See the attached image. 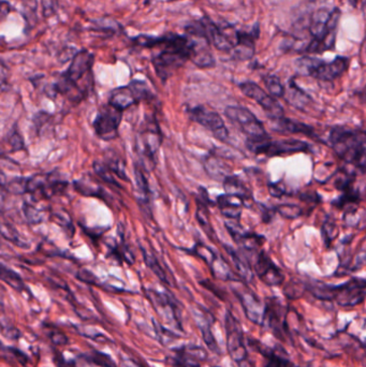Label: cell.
Returning <instances> with one entry per match:
<instances>
[{
    "instance_id": "obj_10",
    "label": "cell",
    "mask_w": 366,
    "mask_h": 367,
    "mask_svg": "<svg viewBox=\"0 0 366 367\" xmlns=\"http://www.w3.org/2000/svg\"><path fill=\"white\" fill-rule=\"evenodd\" d=\"M264 312L261 318V325L270 330L278 339L289 335L287 323V310L277 298H271L264 304Z\"/></svg>"
},
{
    "instance_id": "obj_25",
    "label": "cell",
    "mask_w": 366,
    "mask_h": 367,
    "mask_svg": "<svg viewBox=\"0 0 366 367\" xmlns=\"http://www.w3.org/2000/svg\"><path fill=\"white\" fill-rule=\"evenodd\" d=\"M137 102H139V101H138L137 97L134 96V91H132L129 85L114 89L111 93L110 100H109V105H112L118 110L122 111V112Z\"/></svg>"
},
{
    "instance_id": "obj_50",
    "label": "cell",
    "mask_w": 366,
    "mask_h": 367,
    "mask_svg": "<svg viewBox=\"0 0 366 367\" xmlns=\"http://www.w3.org/2000/svg\"><path fill=\"white\" fill-rule=\"evenodd\" d=\"M9 79V69H8L7 64L0 60V86L5 85Z\"/></svg>"
},
{
    "instance_id": "obj_47",
    "label": "cell",
    "mask_w": 366,
    "mask_h": 367,
    "mask_svg": "<svg viewBox=\"0 0 366 367\" xmlns=\"http://www.w3.org/2000/svg\"><path fill=\"white\" fill-rule=\"evenodd\" d=\"M52 218L57 222L60 226H65V228H71L73 230V226H72L71 217H69L66 213L58 212L54 213L52 215Z\"/></svg>"
},
{
    "instance_id": "obj_53",
    "label": "cell",
    "mask_w": 366,
    "mask_h": 367,
    "mask_svg": "<svg viewBox=\"0 0 366 367\" xmlns=\"http://www.w3.org/2000/svg\"><path fill=\"white\" fill-rule=\"evenodd\" d=\"M6 193H7V189L0 185V208H3V204H5Z\"/></svg>"
},
{
    "instance_id": "obj_16",
    "label": "cell",
    "mask_w": 366,
    "mask_h": 367,
    "mask_svg": "<svg viewBox=\"0 0 366 367\" xmlns=\"http://www.w3.org/2000/svg\"><path fill=\"white\" fill-rule=\"evenodd\" d=\"M254 271L261 282L270 287L280 286L285 280V275L282 269L271 260L264 251H261L256 257Z\"/></svg>"
},
{
    "instance_id": "obj_38",
    "label": "cell",
    "mask_w": 366,
    "mask_h": 367,
    "mask_svg": "<svg viewBox=\"0 0 366 367\" xmlns=\"http://www.w3.org/2000/svg\"><path fill=\"white\" fill-rule=\"evenodd\" d=\"M322 239L324 244L327 246L330 245L331 242L334 241L336 239V236L338 235V226L334 220H328L324 222L322 226Z\"/></svg>"
},
{
    "instance_id": "obj_2",
    "label": "cell",
    "mask_w": 366,
    "mask_h": 367,
    "mask_svg": "<svg viewBox=\"0 0 366 367\" xmlns=\"http://www.w3.org/2000/svg\"><path fill=\"white\" fill-rule=\"evenodd\" d=\"M158 46H163V48L154 56L153 64L157 75L165 82L190 60V50L185 35L169 34L161 37Z\"/></svg>"
},
{
    "instance_id": "obj_3",
    "label": "cell",
    "mask_w": 366,
    "mask_h": 367,
    "mask_svg": "<svg viewBox=\"0 0 366 367\" xmlns=\"http://www.w3.org/2000/svg\"><path fill=\"white\" fill-rule=\"evenodd\" d=\"M331 147L340 159L354 163L364 172L365 168V134L347 127L336 126L329 136Z\"/></svg>"
},
{
    "instance_id": "obj_46",
    "label": "cell",
    "mask_w": 366,
    "mask_h": 367,
    "mask_svg": "<svg viewBox=\"0 0 366 367\" xmlns=\"http://www.w3.org/2000/svg\"><path fill=\"white\" fill-rule=\"evenodd\" d=\"M58 9L57 0H42V10L46 17H53Z\"/></svg>"
},
{
    "instance_id": "obj_31",
    "label": "cell",
    "mask_w": 366,
    "mask_h": 367,
    "mask_svg": "<svg viewBox=\"0 0 366 367\" xmlns=\"http://www.w3.org/2000/svg\"><path fill=\"white\" fill-rule=\"evenodd\" d=\"M0 280H3V283L12 287L15 290L19 291V292L26 290V286L23 282L22 277L19 276L13 269H8L1 263H0Z\"/></svg>"
},
{
    "instance_id": "obj_13",
    "label": "cell",
    "mask_w": 366,
    "mask_h": 367,
    "mask_svg": "<svg viewBox=\"0 0 366 367\" xmlns=\"http://www.w3.org/2000/svg\"><path fill=\"white\" fill-rule=\"evenodd\" d=\"M239 87L246 97L256 101L264 109L271 120H277L285 115V111L280 102L274 97L268 95L264 89H261L258 84L246 81L239 84Z\"/></svg>"
},
{
    "instance_id": "obj_56",
    "label": "cell",
    "mask_w": 366,
    "mask_h": 367,
    "mask_svg": "<svg viewBox=\"0 0 366 367\" xmlns=\"http://www.w3.org/2000/svg\"><path fill=\"white\" fill-rule=\"evenodd\" d=\"M168 1H176V0H168Z\"/></svg>"
},
{
    "instance_id": "obj_33",
    "label": "cell",
    "mask_w": 366,
    "mask_h": 367,
    "mask_svg": "<svg viewBox=\"0 0 366 367\" xmlns=\"http://www.w3.org/2000/svg\"><path fill=\"white\" fill-rule=\"evenodd\" d=\"M142 255H143L145 265L151 269V271H153L154 274L158 277L161 282L169 285V286H175V285L171 282L170 279L168 278V276L165 274V269H163V267H161V265H159L157 258H156L153 253H149L145 249L142 248Z\"/></svg>"
},
{
    "instance_id": "obj_12",
    "label": "cell",
    "mask_w": 366,
    "mask_h": 367,
    "mask_svg": "<svg viewBox=\"0 0 366 367\" xmlns=\"http://www.w3.org/2000/svg\"><path fill=\"white\" fill-rule=\"evenodd\" d=\"M366 282L363 278H351L345 284L333 285L332 301L342 307H354L363 303Z\"/></svg>"
},
{
    "instance_id": "obj_44",
    "label": "cell",
    "mask_w": 366,
    "mask_h": 367,
    "mask_svg": "<svg viewBox=\"0 0 366 367\" xmlns=\"http://www.w3.org/2000/svg\"><path fill=\"white\" fill-rule=\"evenodd\" d=\"M48 337H50L52 343L54 345H57V346H62V345H67L68 343V337L55 328H50L48 330Z\"/></svg>"
},
{
    "instance_id": "obj_35",
    "label": "cell",
    "mask_w": 366,
    "mask_h": 367,
    "mask_svg": "<svg viewBox=\"0 0 366 367\" xmlns=\"http://www.w3.org/2000/svg\"><path fill=\"white\" fill-rule=\"evenodd\" d=\"M264 85L268 89V95L274 98H284L285 96V86L282 85L280 79L276 75H266L264 78Z\"/></svg>"
},
{
    "instance_id": "obj_15",
    "label": "cell",
    "mask_w": 366,
    "mask_h": 367,
    "mask_svg": "<svg viewBox=\"0 0 366 367\" xmlns=\"http://www.w3.org/2000/svg\"><path fill=\"white\" fill-rule=\"evenodd\" d=\"M188 115L194 122L201 125L213 134L219 141L226 142L229 138V130L221 115L215 111L208 110L206 107L199 105L188 111Z\"/></svg>"
},
{
    "instance_id": "obj_30",
    "label": "cell",
    "mask_w": 366,
    "mask_h": 367,
    "mask_svg": "<svg viewBox=\"0 0 366 367\" xmlns=\"http://www.w3.org/2000/svg\"><path fill=\"white\" fill-rule=\"evenodd\" d=\"M0 234L3 236V239L7 241L11 242L15 245L19 246L21 248H28V243L22 239V236L17 231V228L13 226L12 224H10L7 220L3 218H0Z\"/></svg>"
},
{
    "instance_id": "obj_22",
    "label": "cell",
    "mask_w": 366,
    "mask_h": 367,
    "mask_svg": "<svg viewBox=\"0 0 366 367\" xmlns=\"http://www.w3.org/2000/svg\"><path fill=\"white\" fill-rule=\"evenodd\" d=\"M161 144V129L153 127L147 129L142 134L139 138V152L146 159H154L156 152L158 150Z\"/></svg>"
},
{
    "instance_id": "obj_26",
    "label": "cell",
    "mask_w": 366,
    "mask_h": 367,
    "mask_svg": "<svg viewBox=\"0 0 366 367\" xmlns=\"http://www.w3.org/2000/svg\"><path fill=\"white\" fill-rule=\"evenodd\" d=\"M248 345L252 347H256L257 352L261 353L266 359V365L264 367H291L292 364L290 363L289 359L286 357H282V355L273 349L268 348V347L262 346L259 341H254V339H248Z\"/></svg>"
},
{
    "instance_id": "obj_36",
    "label": "cell",
    "mask_w": 366,
    "mask_h": 367,
    "mask_svg": "<svg viewBox=\"0 0 366 367\" xmlns=\"http://www.w3.org/2000/svg\"><path fill=\"white\" fill-rule=\"evenodd\" d=\"M23 213L27 222L31 224H40L44 222L46 213L40 208H36L34 204L24 203L23 205Z\"/></svg>"
},
{
    "instance_id": "obj_45",
    "label": "cell",
    "mask_w": 366,
    "mask_h": 367,
    "mask_svg": "<svg viewBox=\"0 0 366 367\" xmlns=\"http://www.w3.org/2000/svg\"><path fill=\"white\" fill-rule=\"evenodd\" d=\"M0 331L3 333V337H7L8 339H11V341H17L21 337L17 328L11 325H5L3 322L0 323Z\"/></svg>"
},
{
    "instance_id": "obj_4",
    "label": "cell",
    "mask_w": 366,
    "mask_h": 367,
    "mask_svg": "<svg viewBox=\"0 0 366 367\" xmlns=\"http://www.w3.org/2000/svg\"><path fill=\"white\" fill-rule=\"evenodd\" d=\"M350 60L345 56H336L328 62L311 56H303L295 62L298 73L303 77H311L319 81L332 82L342 77L349 67Z\"/></svg>"
},
{
    "instance_id": "obj_55",
    "label": "cell",
    "mask_w": 366,
    "mask_h": 367,
    "mask_svg": "<svg viewBox=\"0 0 366 367\" xmlns=\"http://www.w3.org/2000/svg\"><path fill=\"white\" fill-rule=\"evenodd\" d=\"M348 1L354 8L357 7L358 3H359V0H348Z\"/></svg>"
},
{
    "instance_id": "obj_43",
    "label": "cell",
    "mask_w": 366,
    "mask_h": 367,
    "mask_svg": "<svg viewBox=\"0 0 366 367\" xmlns=\"http://www.w3.org/2000/svg\"><path fill=\"white\" fill-rule=\"evenodd\" d=\"M26 181L27 179H22V177L12 179L7 184L6 189L10 193H15V195H23V193H27Z\"/></svg>"
},
{
    "instance_id": "obj_8",
    "label": "cell",
    "mask_w": 366,
    "mask_h": 367,
    "mask_svg": "<svg viewBox=\"0 0 366 367\" xmlns=\"http://www.w3.org/2000/svg\"><path fill=\"white\" fill-rule=\"evenodd\" d=\"M247 148L256 155H266L268 157L300 153L309 148V144L300 140H280L272 141V138L264 140H247Z\"/></svg>"
},
{
    "instance_id": "obj_24",
    "label": "cell",
    "mask_w": 366,
    "mask_h": 367,
    "mask_svg": "<svg viewBox=\"0 0 366 367\" xmlns=\"http://www.w3.org/2000/svg\"><path fill=\"white\" fill-rule=\"evenodd\" d=\"M217 205L221 208V214L229 220H239L244 208V199L232 195H221L217 198Z\"/></svg>"
},
{
    "instance_id": "obj_11",
    "label": "cell",
    "mask_w": 366,
    "mask_h": 367,
    "mask_svg": "<svg viewBox=\"0 0 366 367\" xmlns=\"http://www.w3.org/2000/svg\"><path fill=\"white\" fill-rule=\"evenodd\" d=\"M202 24L205 28L208 40L218 51L221 52H231L237 42V29L233 25L227 23H214L208 17L201 19Z\"/></svg>"
},
{
    "instance_id": "obj_49",
    "label": "cell",
    "mask_w": 366,
    "mask_h": 367,
    "mask_svg": "<svg viewBox=\"0 0 366 367\" xmlns=\"http://www.w3.org/2000/svg\"><path fill=\"white\" fill-rule=\"evenodd\" d=\"M268 191H270V195L272 197H275V198H280V197L285 195V187L282 184H270L268 185Z\"/></svg>"
},
{
    "instance_id": "obj_23",
    "label": "cell",
    "mask_w": 366,
    "mask_h": 367,
    "mask_svg": "<svg viewBox=\"0 0 366 367\" xmlns=\"http://www.w3.org/2000/svg\"><path fill=\"white\" fill-rule=\"evenodd\" d=\"M272 129L274 132H282V134H302L305 136H315L313 127L298 122V120L286 118L285 116L280 117L277 120H272Z\"/></svg>"
},
{
    "instance_id": "obj_5",
    "label": "cell",
    "mask_w": 366,
    "mask_h": 367,
    "mask_svg": "<svg viewBox=\"0 0 366 367\" xmlns=\"http://www.w3.org/2000/svg\"><path fill=\"white\" fill-rule=\"evenodd\" d=\"M185 37L188 42L190 60L201 69L215 67L216 62L211 51V42L201 21H194L185 27Z\"/></svg>"
},
{
    "instance_id": "obj_17",
    "label": "cell",
    "mask_w": 366,
    "mask_h": 367,
    "mask_svg": "<svg viewBox=\"0 0 366 367\" xmlns=\"http://www.w3.org/2000/svg\"><path fill=\"white\" fill-rule=\"evenodd\" d=\"M260 35L258 25H255L252 30L237 31V42L232 52V58L239 62L252 60L256 53V41Z\"/></svg>"
},
{
    "instance_id": "obj_20",
    "label": "cell",
    "mask_w": 366,
    "mask_h": 367,
    "mask_svg": "<svg viewBox=\"0 0 366 367\" xmlns=\"http://www.w3.org/2000/svg\"><path fill=\"white\" fill-rule=\"evenodd\" d=\"M192 312H194V320H196L199 330L201 332L202 339H203L206 346L216 355H221V348L218 346L217 341H216L215 337H214L213 332L211 330L212 325H213L214 320H215L214 316L208 310H204V308L192 310Z\"/></svg>"
},
{
    "instance_id": "obj_21",
    "label": "cell",
    "mask_w": 366,
    "mask_h": 367,
    "mask_svg": "<svg viewBox=\"0 0 366 367\" xmlns=\"http://www.w3.org/2000/svg\"><path fill=\"white\" fill-rule=\"evenodd\" d=\"M239 302L244 308L245 315L250 321L256 325H261V318L264 312V304L257 298L256 294L250 291H243V292H235Z\"/></svg>"
},
{
    "instance_id": "obj_29",
    "label": "cell",
    "mask_w": 366,
    "mask_h": 367,
    "mask_svg": "<svg viewBox=\"0 0 366 367\" xmlns=\"http://www.w3.org/2000/svg\"><path fill=\"white\" fill-rule=\"evenodd\" d=\"M223 189L228 195L237 196L244 200L250 197V191L248 190L246 185L235 175H229L223 179Z\"/></svg>"
},
{
    "instance_id": "obj_37",
    "label": "cell",
    "mask_w": 366,
    "mask_h": 367,
    "mask_svg": "<svg viewBox=\"0 0 366 367\" xmlns=\"http://www.w3.org/2000/svg\"><path fill=\"white\" fill-rule=\"evenodd\" d=\"M136 181H137V191H138V199L139 202H149V185H147V181L146 177H144L141 170L136 168Z\"/></svg>"
},
{
    "instance_id": "obj_28",
    "label": "cell",
    "mask_w": 366,
    "mask_h": 367,
    "mask_svg": "<svg viewBox=\"0 0 366 367\" xmlns=\"http://www.w3.org/2000/svg\"><path fill=\"white\" fill-rule=\"evenodd\" d=\"M286 96L288 97V102L299 110H304L309 103L311 102V97L304 91H302L300 87H298L293 81L290 82L289 93H285L284 97Z\"/></svg>"
},
{
    "instance_id": "obj_34",
    "label": "cell",
    "mask_w": 366,
    "mask_h": 367,
    "mask_svg": "<svg viewBox=\"0 0 366 367\" xmlns=\"http://www.w3.org/2000/svg\"><path fill=\"white\" fill-rule=\"evenodd\" d=\"M75 188L77 193H81L83 196L86 197H98V198H102L101 195H103V191L101 187L96 184L91 183L89 179H83L80 181H75Z\"/></svg>"
},
{
    "instance_id": "obj_1",
    "label": "cell",
    "mask_w": 366,
    "mask_h": 367,
    "mask_svg": "<svg viewBox=\"0 0 366 367\" xmlns=\"http://www.w3.org/2000/svg\"><path fill=\"white\" fill-rule=\"evenodd\" d=\"M340 15L342 12L338 7L332 10L327 8L317 9L309 19V30L313 39L303 52L322 54L327 51L334 50Z\"/></svg>"
},
{
    "instance_id": "obj_7",
    "label": "cell",
    "mask_w": 366,
    "mask_h": 367,
    "mask_svg": "<svg viewBox=\"0 0 366 367\" xmlns=\"http://www.w3.org/2000/svg\"><path fill=\"white\" fill-rule=\"evenodd\" d=\"M225 330L228 352L235 366L253 367L245 343L244 332L239 320L229 310L226 312Z\"/></svg>"
},
{
    "instance_id": "obj_42",
    "label": "cell",
    "mask_w": 366,
    "mask_h": 367,
    "mask_svg": "<svg viewBox=\"0 0 366 367\" xmlns=\"http://www.w3.org/2000/svg\"><path fill=\"white\" fill-rule=\"evenodd\" d=\"M305 289H306V287H305V284H303V283L299 282V280L298 282H293L292 280L286 287L285 290H284V294H286L287 298H298L302 296Z\"/></svg>"
},
{
    "instance_id": "obj_41",
    "label": "cell",
    "mask_w": 366,
    "mask_h": 367,
    "mask_svg": "<svg viewBox=\"0 0 366 367\" xmlns=\"http://www.w3.org/2000/svg\"><path fill=\"white\" fill-rule=\"evenodd\" d=\"M93 170L96 172L97 174L101 177V179H104L107 183L114 184V185H118L116 181H115L114 177H113L112 171H111L110 168L108 165H104V163H93Z\"/></svg>"
},
{
    "instance_id": "obj_51",
    "label": "cell",
    "mask_w": 366,
    "mask_h": 367,
    "mask_svg": "<svg viewBox=\"0 0 366 367\" xmlns=\"http://www.w3.org/2000/svg\"><path fill=\"white\" fill-rule=\"evenodd\" d=\"M10 11H11V6L9 5V3L5 0L0 1V21H3L8 17Z\"/></svg>"
},
{
    "instance_id": "obj_48",
    "label": "cell",
    "mask_w": 366,
    "mask_h": 367,
    "mask_svg": "<svg viewBox=\"0 0 366 367\" xmlns=\"http://www.w3.org/2000/svg\"><path fill=\"white\" fill-rule=\"evenodd\" d=\"M9 143L13 150H21L25 147L24 140L19 132H13L10 136Z\"/></svg>"
},
{
    "instance_id": "obj_40",
    "label": "cell",
    "mask_w": 366,
    "mask_h": 367,
    "mask_svg": "<svg viewBox=\"0 0 366 367\" xmlns=\"http://www.w3.org/2000/svg\"><path fill=\"white\" fill-rule=\"evenodd\" d=\"M91 362L93 364L98 365L101 367H116V364L113 362L111 357H109L106 353L99 352V351L93 350L91 355L87 357Z\"/></svg>"
},
{
    "instance_id": "obj_39",
    "label": "cell",
    "mask_w": 366,
    "mask_h": 367,
    "mask_svg": "<svg viewBox=\"0 0 366 367\" xmlns=\"http://www.w3.org/2000/svg\"><path fill=\"white\" fill-rule=\"evenodd\" d=\"M276 212L287 220H295L303 215V211L295 204H282L276 208Z\"/></svg>"
},
{
    "instance_id": "obj_6",
    "label": "cell",
    "mask_w": 366,
    "mask_h": 367,
    "mask_svg": "<svg viewBox=\"0 0 366 367\" xmlns=\"http://www.w3.org/2000/svg\"><path fill=\"white\" fill-rule=\"evenodd\" d=\"M93 64V55L91 53H89L87 50H82L77 52L72 57L69 68L60 75V79L54 85L56 93L71 95L75 91L84 93V91L79 89L77 82L91 72Z\"/></svg>"
},
{
    "instance_id": "obj_9",
    "label": "cell",
    "mask_w": 366,
    "mask_h": 367,
    "mask_svg": "<svg viewBox=\"0 0 366 367\" xmlns=\"http://www.w3.org/2000/svg\"><path fill=\"white\" fill-rule=\"evenodd\" d=\"M225 115L231 122L235 123L241 128V130L248 136V140H264L271 138L264 124L246 107L230 105L226 107Z\"/></svg>"
},
{
    "instance_id": "obj_54",
    "label": "cell",
    "mask_w": 366,
    "mask_h": 367,
    "mask_svg": "<svg viewBox=\"0 0 366 367\" xmlns=\"http://www.w3.org/2000/svg\"><path fill=\"white\" fill-rule=\"evenodd\" d=\"M9 355L10 349L3 346V343H0V358L7 359Z\"/></svg>"
},
{
    "instance_id": "obj_14",
    "label": "cell",
    "mask_w": 366,
    "mask_h": 367,
    "mask_svg": "<svg viewBox=\"0 0 366 367\" xmlns=\"http://www.w3.org/2000/svg\"><path fill=\"white\" fill-rule=\"evenodd\" d=\"M122 111L111 105L101 107L93 120V129L99 138L110 141L118 136V128L122 123Z\"/></svg>"
},
{
    "instance_id": "obj_19",
    "label": "cell",
    "mask_w": 366,
    "mask_h": 367,
    "mask_svg": "<svg viewBox=\"0 0 366 367\" xmlns=\"http://www.w3.org/2000/svg\"><path fill=\"white\" fill-rule=\"evenodd\" d=\"M172 363L175 367H201L200 363L205 361L208 353L202 347L186 345L175 349Z\"/></svg>"
},
{
    "instance_id": "obj_27",
    "label": "cell",
    "mask_w": 366,
    "mask_h": 367,
    "mask_svg": "<svg viewBox=\"0 0 366 367\" xmlns=\"http://www.w3.org/2000/svg\"><path fill=\"white\" fill-rule=\"evenodd\" d=\"M204 169L210 177L217 181H223L230 175V168L223 163L221 158L208 156L204 160Z\"/></svg>"
},
{
    "instance_id": "obj_18",
    "label": "cell",
    "mask_w": 366,
    "mask_h": 367,
    "mask_svg": "<svg viewBox=\"0 0 366 367\" xmlns=\"http://www.w3.org/2000/svg\"><path fill=\"white\" fill-rule=\"evenodd\" d=\"M149 298L153 302L156 308H161L165 312V318H170L171 322L174 323V327L181 332H184L181 319V308L179 302L169 294H158L156 291H149Z\"/></svg>"
},
{
    "instance_id": "obj_32",
    "label": "cell",
    "mask_w": 366,
    "mask_h": 367,
    "mask_svg": "<svg viewBox=\"0 0 366 367\" xmlns=\"http://www.w3.org/2000/svg\"><path fill=\"white\" fill-rule=\"evenodd\" d=\"M230 256L232 258L233 262H235V267H237V274L241 278L244 279L246 282H250L253 279V269L248 261L245 260L244 258L241 257L237 251H233L232 248H227Z\"/></svg>"
},
{
    "instance_id": "obj_52",
    "label": "cell",
    "mask_w": 366,
    "mask_h": 367,
    "mask_svg": "<svg viewBox=\"0 0 366 367\" xmlns=\"http://www.w3.org/2000/svg\"><path fill=\"white\" fill-rule=\"evenodd\" d=\"M77 277H79L81 280H83V282L89 283V284H96L97 277L93 276L91 273L87 272V271H82V272L77 275Z\"/></svg>"
}]
</instances>
